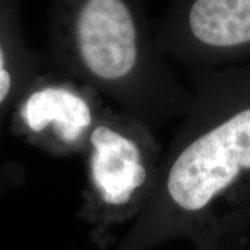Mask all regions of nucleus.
Instances as JSON below:
<instances>
[{
  "instance_id": "f257e3e1",
  "label": "nucleus",
  "mask_w": 250,
  "mask_h": 250,
  "mask_svg": "<svg viewBox=\"0 0 250 250\" xmlns=\"http://www.w3.org/2000/svg\"><path fill=\"white\" fill-rule=\"evenodd\" d=\"M224 74L195 75L152 199L114 250H150L172 239L213 249L250 181V100Z\"/></svg>"
},
{
  "instance_id": "39448f33",
  "label": "nucleus",
  "mask_w": 250,
  "mask_h": 250,
  "mask_svg": "<svg viewBox=\"0 0 250 250\" xmlns=\"http://www.w3.org/2000/svg\"><path fill=\"white\" fill-rule=\"evenodd\" d=\"M106 107V99L95 88L72 80L35 86L18 116L29 136L42 139L57 152L83 156Z\"/></svg>"
},
{
  "instance_id": "20e7f679",
  "label": "nucleus",
  "mask_w": 250,
  "mask_h": 250,
  "mask_svg": "<svg viewBox=\"0 0 250 250\" xmlns=\"http://www.w3.org/2000/svg\"><path fill=\"white\" fill-rule=\"evenodd\" d=\"M250 46V0H185L163 34L160 49L195 75Z\"/></svg>"
},
{
  "instance_id": "423d86ee",
  "label": "nucleus",
  "mask_w": 250,
  "mask_h": 250,
  "mask_svg": "<svg viewBox=\"0 0 250 250\" xmlns=\"http://www.w3.org/2000/svg\"><path fill=\"white\" fill-rule=\"evenodd\" d=\"M16 85V74L11 67L10 56L0 41V107L9 100Z\"/></svg>"
},
{
  "instance_id": "0eeeda50",
  "label": "nucleus",
  "mask_w": 250,
  "mask_h": 250,
  "mask_svg": "<svg viewBox=\"0 0 250 250\" xmlns=\"http://www.w3.org/2000/svg\"><path fill=\"white\" fill-rule=\"evenodd\" d=\"M206 250H213V249H206Z\"/></svg>"
},
{
  "instance_id": "7ed1b4c3",
  "label": "nucleus",
  "mask_w": 250,
  "mask_h": 250,
  "mask_svg": "<svg viewBox=\"0 0 250 250\" xmlns=\"http://www.w3.org/2000/svg\"><path fill=\"white\" fill-rule=\"evenodd\" d=\"M83 157L86 181L81 215L93 242L106 249L117 228L134 224L149 205L163 152L152 125L107 104Z\"/></svg>"
},
{
  "instance_id": "f03ea898",
  "label": "nucleus",
  "mask_w": 250,
  "mask_h": 250,
  "mask_svg": "<svg viewBox=\"0 0 250 250\" xmlns=\"http://www.w3.org/2000/svg\"><path fill=\"white\" fill-rule=\"evenodd\" d=\"M64 57L72 80L152 126L182 118L190 106L193 89L149 39L136 0H72Z\"/></svg>"
}]
</instances>
